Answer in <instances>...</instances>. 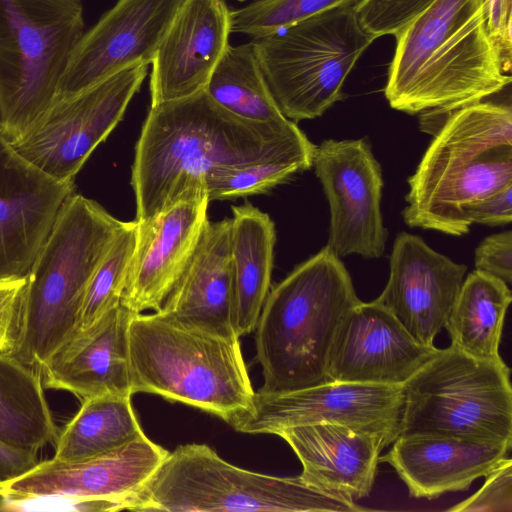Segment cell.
Here are the masks:
<instances>
[{
    "mask_svg": "<svg viewBox=\"0 0 512 512\" xmlns=\"http://www.w3.org/2000/svg\"><path fill=\"white\" fill-rule=\"evenodd\" d=\"M360 0H255L230 10L231 33L258 39L276 33L314 15L355 6Z\"/></svg>",
    "mask_w": 512,
    "mask_h": 512,
    "instance_id": "cell-32",
    "label": "cell"
},
{
    "mask_svg": "<svg viewBox=\"0 0 512 512\" xmlns=\"http://www.w3.org/2000/svg\"><path fill=\"white\" fill-rule=\"evenodd\" d=\"M314 145L304 132L266 157L213 170L206 179L209 200H229L266 193L312 167Z\"/></svg>",
    "mask_w": 512,
    "mask_h": 512,
    "instance_id": "cell-30",
    "label": "cell"
},
{
    "mask_svg": "<svg viewBox=\"0 0 512 512\" xmlns=\"http://www.w3.org/2000/svg\"><path fill=\"white\" fill-rule=\"evenodd\" d=\"M204 90L218 105L241 119L263 124L289 120L267 85L252 41L228 45Z\"/></svg>",
    "mask_w": 512,
    "mask_h": 512,
    "instance_id": "cell-29",
    "label": "cell"
},
{
    "mask_svg": "<svg viewBox=\"0 0 512 512\" xmlns=\"http://www.w3.org/2000/svg\"><path fill=\"white\" fill-rule=\"evenodd\" d=\"M207 189L188 191L147 222H137L121 304L132 313L159 311L209 222Z\"/></svg>",
    "mask_w": 512,
    "mask_h": 512,
    "instance_id": "cell-17",
    "label": "cell"
},
{
    "mask_svg": "<svg viewBox=\"0 0 512 512\" xmlns=\"http://www.w3.org/2000/svg\"><path fill=\"white\" fill-rule=\"evenodd\" d=\"M277 435L300 460L306 482L354 501L370 495L387 446L381 437L340 424L294 426Z\"/></svg>",
    "mask_w": 512,
    "mask_h": 512,
    "instance_id": "cell-24",
    "label": "cell"
},
{
    "mask_svg": "<svg viewBox=\"0 0 512 512\" xmlns=\"http://www.w3.org/2000/svg\"><path fill=\"white\" fill-rule=\"evenodd\" d=\"M402 211L410 227L462 236L464 208L512 184L511 105L481 101L450 113L434 131Z\"/></svg>",
    "mask_w": 512,
    "mask_h": 512,
    "instance_id": "cell-4",
    "label": "cell"
},
{
    "mask_svg": "<svg viewBox=\"0 0 512 512\" xmlns=\"http://www.w3.org/2000/svg\"><path fill=\"white\" fill-rule=\"evenodd\" d=\"M231 268L233 323L237 336L256 328L271 289L275 224L250 203L232 206Z\"/></svg>",
    "mask_w": 512,
    "mask_h": 512,
    "instance_id": "cell-25",
    "label": "cell"
},
{
    "mask_svg": "<svg viewBox=\"0 0 512 512\" xmlns=\"http://www.w3.org/2000/svg\"><path fill=\"white\" fill-rule=\"evenodd\" d=\"M474 264L476 270L509 286L512 283V232L507 230L484 238L475 249Z\"/></svg>",
    "mask_w": 512,
    "mask_h": 512,
    "instance_id": "cell-36",
    "label": "cell"
},
{
    "mask_svg": "<svg viewBox=\"0 0 512 512\" xmlns=\"http://www.w3.org/2000/svg\"><path fill=\"white\" fill-rule=\"evenodd\" d=\"M128 348L133 394L159 395L229 424L252 402L239 338L192 328L156 311L133 314Z\"/></svg>",
    "mask_w": 512,
    "mask_h": 512,
    "instance_id": "cell-5",
    "label": "cell"
},
{
    "mask_svg": "<svg viewBox=\"0 0 512 512\" xmlns=\"http://www.w3.org/2000/svg\"><path fill=\"white\" fill-rule=\"evenodd\" d=\"M83 33L80 0H0V131L9 142L51 106Z\"/></svg>",
    "mask_w": 512,
    "mask_h": 512,
    "instance_id": "cell-8",
    "label": "cell"
},
{
    "mask_svg": "<svg viewBox=\"0 0 512 512\" xmlns=\"http://www.w3.org/2000/svg\"><path fill=\"white\" fill-rule=\"evenodd\" d=\"M315 512L364 511L351 498L327 491L300 476L278 477L237 467L206 444L180 445L168 452L141 488L116 502L112 511Z\"/></svg>",
    "mask_w": 512,
    "mask_h": 512,
    "instance_id": "cell-7",
    "label": "cell"
},
{
    "mask_svg": "<svg viewBox=\"0 0 512 512\" xmlns=\"http://www.w3.org/2000/svg\"><path fill=\"white\" fill-rule=\"evenodd\" d=\"M168 451L146 435L112 451L78 460L54 458L0 483L6 498L55 497L76 501L81 511H112L152 476Z\"/></svg>",
    "mask_w": 512,
    "mask_h": 512,
    "instance_id": "cell-14",
    "label": "cell"
},
{
    "mask_svg": "<svg viewBox=\"0 0 512 512\" xmlns=\"http://www.w3.org/2000/svg\"><path fill=\"white\" fill-rule=\"evenodd\" d=\"M399 435L512 443V387L503 359L438 349L404 384Z\"/></svg>",
    "mask_w": 512,
    "mask_h": 512,
    "instance_id": "cell-10",
    "label": "cell"
},
{
    "mask_svg": "<svg viewBox=\"0 0 512 512\" xmlns=\"http://www.w3.org/2000/svg\"><path fill=\"white\" fill-rule=\"evenodd\" d=\"M37 369L0 353V440L38 454L57 427Z\"/></svg>",
    "mask_w": 512,
    "mask_h": 512,
    "instance_id": "cell-27",
    "label": "cell"
},
{
    "mask_svg": "<svg viewBox=\"0 0 512 512\" xmlns=\"http://www.w3.org/2000/svg\"><path fill=\"white\" fill-rule=\"evenodd\" d=\"M230 33L224 0H183L151 63V105L204 90Z\"/></svg>",
    "mask_w": 512,
    "mask_h": 512,
    "instance_id": "cell-20",
    "label": "cell"
},
{
    "mask_svg": "<svg viewBox=\"0 0 512 512\" xmlns=\"http://www.w3.org/2000/svg\"><path fill=\"white\" fill-rule=\"evenodd\" d=\"M136 236L137 222H126L88 283L75 331L88 329L108 311L121 303L135 249Z\"/></svg>",
    "mask_w": 512,
    "mask_h": 512,
    "instance_id": "cell-31",
    "label": "cell"
},
{
    "mask_svg": "<svg viewBox=\"0 0 512 512\" xmlns=\"http://www.w3.org/2000/svg\"><path fill=\"white\" fill-rule=\"evenodd\" d=\"M237 1L242 2V1H246V0H237Z\"/></svg>",
    "mask_w": 512,
    "mask_h": 512,
    "instance_id": "cell-40",
    "label": "cell"
},
{
    "mask_svg": "<svg viewBox=\"0 0 512 512\" xmlns=\"http://www.w3.org/2000/svg\"><path fill=\"white\" fill-rule=\"evenodd\" d=\"M467 266L432 249L421 237L399 233L389 259V277L377 300L421 345L432 347L445 328Z\"/></svg>",
    "mask_w": 512,
    "mask_h": 512,
    "instance_id": "cell-18",
    "label": "cell"
},
{
    "mask_svg": "<svg viewBox=\"0 0 512 512\" xmlns=\"http://www.w3.org/2000/svg\"><path fill=\"white\" fill-rule=\"evenodd\" d=\"M131 397V394H103L81 400L77 413L57 432L52 458L78 461L143 437Z\"/></svg>",
    "mask_w": 512,
    "mask_h": 512,
    "instance_id": "cell-28",
    "label": "cell"
},
{
    "mask_svg": "<svg viewBox=\"0 0 512 512\" xmlns=\"http://www.w3.org/2000/svg\"><path fill=\"white\" fill-rule=\"evenodd\" d=\"M512 184L484 198L472 202L464 208L468 222L498 226L512 221Z\"/></svg>",
    "mask_w": 512,
    "mask_h": 512,
    "instance_id": "cell-37",
    "label": "cell"
},
{
    "mask_svg": "<svg viewBox=\"0 0 512 512\" xmlns=\"http://www.w3.org/2000/svg\"><path fill=\"white\" fill-rule=\"evenodd\" d=\"M485 8L489 35L509 72L512 48V0H485Z\"/></svg>",
    "mask_w": 512,
    "mask_h": 512,
    "instance_id": "cell-38",
    "label": "cell"
},
{
    "mask_svg": "<svg viewBox=\"0 0 512 512\" xmlns=\"http://www.w3.org/2000/svg\"><path fill=\"white\" fill-rule=\"evenodd\" d=\"M182 1L118 0L72 49L54 100L133 65H150Z\"/></svg>",
    "mask_w": 512,
    "mask_h": 512,
    "instance_id": "cell-15",
    "label": "cell"
},
{
    "mask_svg": "<svg viewBox=\"0 0 512 512\" xmlns=\"http://www.w3.org/2000/svg\"><path fill=\"white\" fill-rule=\"evenodd\" d=\"M159 312L192 328L239 338L233 323L231 218L207 223Z\"/></svg>",
    "mask_w": 512,
    "mask_h": 512,
    "instance_id": "cell-23",
    "label": "cell"
},
{
    "mask_svg": "<svg viewBox=\"0 0 512 512\" xmlns=\"http://www.w3.org/2000/svg\"><path fill=\"white\" fill-rule=\"evenodd\" d=\"M374 40L348 6L252 42L276 103L296 123L322 116L344 98L348 75Z\"/></svg>",
    "mask_w": 512,
    "mask_h": 512,
    "instance_id": "cell-9",
    "label": "cell"
},
{
    "mask_svg": "<svg viewBox=\"0 0 512 512\" xmlns=\"http://www.w3.org/2000/svg\"><path fill=\"white\" fill-rule=\"evenodd\" d=\"M60 181L22 157L0 131V280L26 277L69 196Z\"/></svg>",
    "mask_w": 512,
    "mask_h": 512,
    "instance_id": "cell-16",
    "label": "cell"
},
{
    "mask_svg": "<svg viewBox=\"0 0 512 512\" xmlns=\"http://www.w3.org/2000/svg\"><path fill=\"white\" fill-rule=\"evenodd\" d=\"M133 314L121 303L94 325L75 331L38 369L44 389L80 400L131 394L128 327Z\"/></svg>",
    "mask_w": 512,
    "mask_h": 512,
    "instance_id": "cell-21",
    "label": "cell"
},
{
    "mask_svg": "<svg viewBox=\"0 0 512 512\" xmlns=\"http://www.w3.org/2000/svg\"><path fill=\"white\" fill-rule=\"evenodd\" d=\"M357 297L345 265L328 245L270 289L256 325V356L266 392L332 382L329 364Z\"/></svg>",
    "mask_w": 512,
    "mask_h": 512,
    "instance_id": "cell-3",
    "label": "cell"
},
{
    "mask_svg": "<svg viewBox=\"0 0 512 512\" xmlns=\"http://www.w3.org/2000/svg\"><path fill=\"white\" fill-rule=\"evenodd\" d=\"M454 512H511L512 461L505 458L485 476L483 486L464 501L448 508Z\"/></svg>",
    "mask_w": 512,
    "mask_h": 512,
    "instance_id": "cell-34",
    "label": "cell"
},
{
    "mask_svg": "<svg viewBox=\"0 0 512 512\" xmlns=\"http://www.w3.org/2000/svg\"><path fill=\"white\" fill-rule=\"evenodd\" d=\"M312 166L329 204V248L340 258L381 257L388 236L380 207L384 182L369 142L324 140Z\"/></svg>",
    "mask_w": 512,
    "mask_h": 512,
    "instance_id": "cell-13",
    "label": "cell"
},
{
    "mask_svg": "<svg viewBox=\"0 0 512 512\" xmlns=\"http://www.w3.org/2000/svg\"><path fill=\"white\" fill-rule=\"evenodd\" d=\"M511 301L502 280L476 269L468 274L445 325L451 346L477 359H502L499 345Z\"/></svg>",
    "mask_w": 512,
    "mask_h": 512,
    "instance_id": "cell-26",
    "label": "cell"
},
{
    "mask_svg": "<svg viewBox=\"0 0 512 512\" xmlns=\"http://www.w3.org/2000/svg\"><path fill=\"white\" fill-rule=\"evenodd\" d=\"M403 405V385L332 381L288 392L259 389L230 425L245 434L277 435L294 426L340 424L388 446L399 435Z\"/></svg>",
    "mask_w": 512,
    "mask_h": 512,
    "instance_id": "cell-12",
    "label": "cell"
},
{
    "mask_svg": "<svg viewBox=\"0 0 512 512\" xmlns=\"http://www.w3.org/2000/svg\"><path fill=\"white\" fill-rule=\"evenodd\" d=\"M436 0H360L355 13L362 29L375 39L396 36Z\"/></svg>",
    "mask_w": 512,
    "mask_h": 512,
    "instance_id": "cell-33",
    "label": "cell"
},
{
    "mask_svg": "<svg viewBox=\"0 0 512 512\" xmlns=\"http://www.w3.org/2000/svg\"><path fill=\"white\" fill-rule=\"evenodd\" d=\"M37 455L0 440V483L16 478L33 468L39 462Z\"/></svg>",
    "mask_w": 512,
    "mask_h": 512,
    "instance_id": "cell-39",
    "label": "cell"
},
{
    "mask_svg": "<svg viewBox=\"0 0 512 512\" xmlns=\"http://www.w3.org/2000/svg\"><path fill=\"white\" fill-rule=\"evenodd\" d=\"M438 348L419 344L377 299L344 319L329 364L332 381L403 385Z\"/></svg>",
    "mask_w": 512,
    "mask_h": 512,
    "instance_id": "cell-19",
    "label": "cell"
},
{
    "mask_svg": "<svg viewBox=\"0 0 512 512\" xmlns=\"http://www.w3.org/2000/svg\"><path fill=\"white\" fill-rule=\"evenodd\" d=\"M125 225L92 199L67 198L27 274L24 325L13 357L38 370L74 333L88 283Z\"/></svg>",
    "mask_w": 512,
    "mask_h": 512,
    "instance_id": "cell-6",
    "label": "cell"
},
{
    "mask_svg": "<svg viewBox=\"0 0 512 512\" xmlns=\"http://www.w3.org/2000/svg\"><path fill=\"white\" fill-rule=\"evenodd\" d=\"M27 276L0 280V353L16 349L25 318Z\"/></svg>",
    "mask_w": 512,
    "mask_h": 512,
    "instance_id": "cell-35",
    "label": "cell"
},
{
    "mask_svg": "<svg viewBox=\"0 0 512 512\" xmlns=\"http://www.w3.org/2000/svg\"><path fill=\"white\" fill-rule=\"evenodd\" d=\"M136 64L73 95L54 100L19 139L26 160L60 181H74L95 148L122 120L148 71Z\"/></svg>",
    "mask_w": 512,
    "mask_h": 512,
    "instance_id": "cell-11",
    "label": "cell"
},
{
    "mask_svg": "<svg viewBox=\"0 0 512 512\" xmlns=\"http://www.w3.org/2000/svg\"><path fill=\"white\" fill-rule=\"evenodd\" d=\"M395 37L384 94L393 109L421 114L427 133L511 83L488 32L485 0H436Z\"/></svg>",
    "mask_w": 512,
    "mask_h": 512,
    "instance_id": "cell-2",
    "label": "cell"
},
{
    "mask_svg": "<svg viewBox=\"0 0 512 512\" xmlns=\"http://www.w3.org/2000/svg\"><path fill=\"white\" fill-rule=\"evenodd\" d=\"M512 443H486L460 438L400 435L379 462L390 464L410 496L436 499L448 492L468 490L507 458Z\"/></svg>",
    "mask_w": 512,
    "mask_h": 512,
    "instance_id": "cell-22",
    "label": "cell"
},
{
    "mask_svg": "<svg viewBox=\"0 0 512 512\" xmlns=\"http://www.w3.org/2000/svg\"><path fill=\"white\" fill-rule=\"evenodd\" d=\"M302 132L291 120L263 124L241 119L205 90L151 105L132 166L135 221L147 222L184 193L206 188L213 170L262 159Z\"/></svg>",
    "mask_w": 512,
    "mask_h": 512,
    "instance_id": "cell-1",
    "label": "cell"
}]
</instances>
